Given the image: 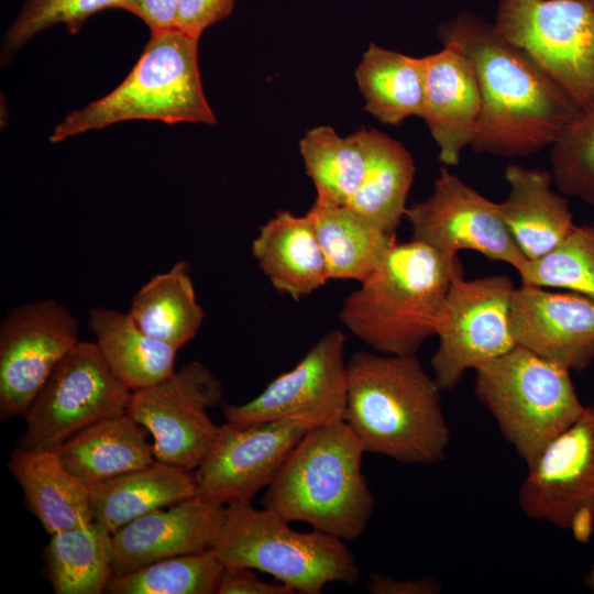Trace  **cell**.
Wrapping results in <instances>:
<instances>
[{
    "instance_id": "cell-35",
    "label": "cell",
    "mask_w": 594,
    "mask_h": 594,
    "mask_svg": "<svg viewBox=\"0 0 594 594\" xmlns=\"http://www.w3.org/2000/svg\"><path fill=\"white\" fill-rule=\"evenodd\" d=\"M120 0H23L8 28L1 46L2 65L40 32L63 24L76 34L94 14L118 9Z\"/></svg>"
},
{
    "instance_id": "cell-26",
    "label": "cell",
    "mask_w": 594,
    "mask_h": 594,
    "mask_svg": "<svg viewBox=\"0 0 594 594\" xmlns=\"http://www.w3.org/2000/svg\"><path fill=\"white\" fill-rule=\"evenodd\" d=\"M376 130L341 136L331 127H317L299 142L305 168L320 201L346 206L363 184L375 147Z\"/></svg>"
},
{
    "instance_id": "cell-12",
    "label": "cell",
    "mask_w": 594,
    "mask_h": 594,
    "mask_svg": "<svg viewBox=\"0 0 594 594\" xmlns=\"http://www.w3.org/2000/svg\"><path fill=\"white\" fill-rule=\"evenodd\" d=\"M518 504L529 518L568 531L578 542L594 538V404L527 468Z\"/></svg>"
},
{
    "instance_id": "cell-20",
    "label": "cell",
    "mask_w": 594,
    "mask_h": 594,
    "mask_svg": "<svg viewBox=\"0 0 594 594\" xmlns=\"http://www.w3.org/2000/svg\"><path fill=\"white\" fill-rule=\"evenodd\" d=\"M251 251L272 286L294 300L312 294L330 279L323 251L307 213L278 211L261 226Z\"/></svg>"
},
{
    "instance_id": "cell-16",
    "label": "cell",
    "mask_w": 594,
    "mask_h": 594,
    "mask_svg": "<svg viewBox=\"0 0 594 594\" xmlns=\"http://www.w3.org/2000/svg\"><path fill=\"white\" fill-rule=\"evenodd\" d=\"M345 340L339 329L326 332L293 369L275 377L253 399L223 405L226 421L251 425L301 418L319 427L344 420Z\"/></svg>"
},
{
    "instance_id": "cell-27",
    "label": "cell",
    "mask_w": 594,
    "mask_h": 594,
    "mask_svg": "<svg viewBox=\"0 0 594 594\" xmlns=\"http://www.w3.org/2000/svg\"><path fill=\"white\" fill-rule=\"evenodd\" d=\"M307 215L323 251L330 279L361 283L396 242L395 234L384 232L346 206L316 199Z\"/></svg>"
},
{
    "instance_id": "cell-39",
    "label": "cell",
    "mask_w": 594,
    "mask_h": 594,
    "mask_svg": "<svg viewBox=\"0 0 594 594\" xmlns=\"http://www.w3.org/2000/svg\"><path fill=\"white\" fill-rule=\"evenodd\" d=\"M365 586L373 594H439L442 584L435 578L395 579L381 573L370 574Z\"/></svg>"
},
{
    "instance_id": "cell-19",
    "label": "cell",
    "mask_w": 594,
    "mask_h": 594,
    "mask_svg": "<svg viewBox=\"0 0 594 594\" xmlns=\"http://www.w3.org/2000/svg\"><path fill=\"white\" fill-rule=\"evenodd\" d=\"M424 56L425 97L421 119L439 148L446 166L460 163L464 147L471 146L481 114V94L473 65L453 42Z\"/></svg>"
},
{
    "instance_id": "cell-4",
    "label": "cell",
    "mask_w": 594,
    "mask_h": 594,
    "mask_svg": "<svg viewBox=\"0 0 594 594\" xmlns=\"http://www.w3.org/2000/svg\"><path fill=\"white\" fill-rule=\"evenodd\" d=\"M364 453L344 420L311 428L266 487L263 507L343 541L358 539L375 505L362 471Z\"/></svg>"
},
{
    "instance_id": "cell-2",
    "label": "cell",
    "mask_w": 594,
    "mask_h": 594,
    "mask_svg": "<svg viewBox=\"0 0 594 594\" xmlns=\"http://www.w3.org/2000/svg\"><path fill=\"white\" fill-rule=\"evenodd\" d=\"M344 421L364 451L431 465L451 441L441 387L416 354L355 352L346 363Z\"/></svg>"
},
{
    "instance_id": "cell-6",
    "label": "cell",
    "mask_w": 594,
    "mask_h": 594,
    "mask_svg": "<svg viewBox=\"0 0 594 594\" xmlns=\"http://www.w3.org/2000/svg\"><path fill=\"white\" fill-rule=\"evenodd\" d=\"M211 549L224 566L270 574L294 593L320 594L330 583L352 585L360 576L343 540L316 530L296 531L276 513L251 503L224 507Z\"/></svg>"
},
{
    "instance_id": "cell-9",
    "label": "cell",
    "mask_w": 594,
    "mask_h": 594,
    "mask_svg": "<svg viewBox=\"0 0 594 594\" xmlns=\"http://www.w3.org/2000/svg\"><path fill=\"white\" fill-rule=\"evenodd\" d=\"M132 392L110 369L95 341H79L23 416L26 427L18 447L54 450L86 427L128 413Z\"/></svg>"
},
{
    "instance_id": "cell-25",
    "label": "cell",
    "mask_w": 594,
    "mask_h": 594,
    "mask_svg": "<svg viewBox=\"0 0 594 594\" xmlns=\"http://www.w3.org/2000/svg\"><path fill=\"white\" fill-rule=\"evenodd\" d=\"M88 327L110 369L132 391L154 385L175 372L178 350L144 332L129 312L94 307Z\"/></svg>"
},
{
    "instance_id": "cell-18",
    "label": "cell",
    "mask_w": 594,
    "mask_h": 594,
    "mask_svg": "<svg viewBox=\"0 0 594 594\" xmlns=\"http://www.w3.org/2000/svg\"><path fill=\"white\" fill-rule=\"evenodd\" d=\"M224 507L197 496L145 514L112 532L113 575L211 549Z\"/></svg>"
},
{
    "instance_id": "cell-21",
    "label": "cell",
    "mask_w": 594,
    "mask_h": 594,
    "mask_svg": "<svg viewBox=\"0 0 594 594\" xmlns=\"http://www.w3.org/2000/svg\"><path fill=\"white\" fill-rule=\"evenodd\" d=\"M504 177L509 190L501 208L507 228L528 261L539 258L576 226L569 202L552 189L549 170L510 164Z\"/></svg>"
},
{
    "instance_id": "cell-34",
    "label": "cell",
    "mask_w": 594,
    "mask_h": 594,
    "mask_svg": "<svg viewBox=\"0 0 594 594\" xmlns=\"http://www.w3.org/2000/svg\"><path fill=\"white\" fill-rule=\"evenodd\" d=\"M550 163L560 193L594 206V107L581 110L550 145Z\"/></svg>"
},
{
    "instance_id": "cell-17",
    "label": "cell",
    "mask_w": 594,
    "mask_h": 594,
    "mask_svg": "<svg viewBox=\"0 0 594 594\" xmlns=\"http://www.w3.org/2000/svg\"><path fill=\"white\" fill-rule=\"evenodd\" d=\"M515 343L570 372L594 362V300L576 293L521 285L510 302Z\"/></svg>"
},
{
    "instance_id": "cell-33",
    "label": "cell",
    "mask_w": 594,
    "mask_h": 594,
    "mask_svg": "<svg viewBox=\"0 0 594 594\" xmlns=\"http://www.w3.org/2000/svg\"><path fill=\"white\" fill-rule=\"evenodd\" d=\"M517 273L521 285L565 289L594 300V223L575 226L558 246Z\"/></svg>"
},
{
    "instance_id": "cell-38",
    "label": "cell",
    "mask_w": 594,
    "mask_h": 594,
    "mask_svg": "<svg viewBox=\"0 0 594 594\" xmlns=\"http://www.w3.org/2000/svg\"><path fill=\"white\" fill-rule=\"evenodd\" d=\"M179 0H120L118 9L139 16L152 31L175 28Z\"/></svg>"
},
{
    "instance_id": "cell-40",
    "label": "cell",
    "mask_w": 594,
    "mask_h": 594,
    "mask_svg": "<svg viewBox=\"0 0 594 594\" xmlns=\"http://www.w3.org/2000/svg\"><path fill=\"white\" fill-rule=\"evenodd\" d=\"M583 583L586 586V588L594 593V561L592 562L588 571L586 572Z\"/></svg>"
},
{
    "instance_id": "cell-37",
    "label": "cell",
    "mask_w": 594,
    "mask_h": 594,
    "mask_svg": "<svg viewBox=\"0 0 594 594\" xmlns=\"http://www.w3.org/2000/svg\"><path fill=\"white\" fill-rule=\"evenodd\" d=\"M254 570L228 568L221 575L217 594H294L286 585L262 581Z\"/></svg>"
},
{
    "instance_id": "cell-22",
    "label": "cell",
    "mask_w": 594,
    "mask_h": 594,
    "mask_svg": "<svg viewBox=\"0 0 594 594\" xmlns=\"http://www.w3.org/2000/svg\"><path fill=\"white\" fill-rule=\"evenodd\" d=\"M8 468L29 510L50 536L92 521L90 488L65 468L55 450L16 447Z\"/></svg>"
},
{
    "instance_id": "cell-32",
    "label": "cell",
    "mask_w": 594,
    "mask_h": 594,
    "mask_svg": "<svg viewBox=\"0 0 594 594\" xmlns=\"http://www.w3.org/2000/svg\"><path fill=\"white\" fill-rule=\"evenodd\" d=\"M224 565L212 549L170 557L128 573L112 575L111 594L217 593Z\"/></svg>"
},
{
    "instance_id": "cell-5",
    "label": "cell",
    "mask_w": 594,
    "mask_h": 594,
    "mask_svg": "<svg viewBox=\"0 0 594 594\" xmlns=\"http://www.w3.org/2000/svg\"><path fill=\"white\" fill-rule=\"evenodd\" d=\"M199 37L177 28L152 31L125 79L102 98L68 113L50 141L58 143L130 120L215 124L198 66Z\"/></svg>"
},
{
    "instance_id": "cell-28",
    "label": "cell",
    "mask_w": 594,
    "mask_h": 594,
    "mask_svg": "<svg viewBox=\"0 0 594 594\" xmlns=\"http://www.w3.org/2000/svg\"><path fill=\"white\" fill-rule=\"evenodd\" d=\"M128 312L144 332L176 350L191 341L205 311L197 300L189 264L178 261L151 277L133 296Z\"/></svg>"
},
{
    "instance_id": "cell-30",
    "label": "cell",
    "mask_w": 594,
    "mask_h": 594,
    "mask_svg": "<svg viewBox=\"0 0 594 594\" xmlns=\"http://www.w3.org/2000/svg\"><path fill=\"white\" fill-rule=\"evenodd\" d=\"M56 594L106 592L112 571V532L96 521L51 535L44 553Z\"/></svg>"
},
{
    "instance_id": "cell-11",
    "label": "cell",
    "mask_w": 594,
    "mask_h": 594,
    "mask_svg": "<svg viewBox=\"0 0 594 594\" xmlns=\"http://www.w3.org/2000/svg\"><path fill=\"white\" fill-rule=\"evenodd\" d=\"M222 395L219 378L193 361L165 380L133 391L128 414L148 431L157 461L193 471L218 436L220 426L208 411Z\"/></svg>"
},
{
    "instance_id": "cell-31",
    "label": "cell",
    "mask_w": 594,
    "mask_h": 594,
    "mask_svg": "<svg viewBox=\"0 0 594 594\" xmlns=\"http://www.w3.org/2000/svg\"><path fill=\"white\" fill-rule=\"evenodd\" d=\"M414 176L415 163L408 150L378 131L365 179L346 207L384 232L395 234L406 215Z\"/></svg>"
},
{
    "instance_id": "cell-36",
    "label": "cell",
    "mask_w": 594,
    "mask_h": 594,
    "mask_svg": "<svg viewBox=\"0 0 594 594\" xmlns=\"http://www.w3.org/2000/svg\"><path fill=\"white\" fill-rule=\"evenodd\" d=\"M238 0H179L175 28L200 36L205 29L223 20Z\"/></svg>"
},
{
    "instance_id": "cell-7",
    "label": "cell",
    "mask_w": 594,
    "mask_h": 594,
    "mask_svg": "<svg viewBox=\"0 0 594 594\" xmlns=\"http://www.w3.org/2000/svg\"><path fill=\"white\" fill-rule=\"evenodd\" d=\"M474 393L527 468L585 409L569 370L518 344L475 370Z\"/></svg>"
},
{
    "instance_id": "cell-23",
    "label": "cell",
    "mask_w": 594,
    "mask_h": 594,
    "mask_svg": "<svg viewBox=\"0 0 594 594\" xmlns=\"http://www.w3.org/2000/svg\"><path fill=\"white\" fill-rule=\"evenodd\" d=\"M148 437L125 413L86 427L54 450L65 468L90 488L155 462Z\"/></svg>"
},
{
    "instance_id": "cell-14",
    "label": "cell",
    "mask_w": 594,
    "mask_h": 594,
    "mask_svg": "<svg viewBox=\"0 0 594 594\" xmlns=\"http://www.w3.org/2000/svg\"><path fill=\"white\" fill-rule=\"evenodd\" d=\"M315 428L301 418L271 420L251 425L226 421L194 472L196 496L226 507L251 503L266 488L304 437Z\"/></svg>"
},
{
    "instance_id": "cell-24",
    "label": "cell",
    "mask_w": 594,
    "mask_h": 594,
    "mask_svg": "<svg viewBox=\"0 0 594 594\" xmlns=\"http://www.w3.org/2000/svg\"><path fill=\"white\" fill-rule=\"evenodd\" d=\"M193 471L155 461L90 487L92 520L110 532L156 509L196 496Z\"/></svg>"
},
{
    "instance_id": "cell-3",
    "label": "cell",
    "mask_w": 594,
    "mask_h": 594,
    "mask_svg": "<svg viewBox=\"0 0 594 594\" xmlns=\"http://www.w3.org/2000/svg\"><path fill=\"white\" fill-rule=\"evenodd\" d=\"M459 257L416 241L395 242L373 273L343 300L339 318L374 352L417 354L436 336L437 320Z\"/></svg>"
},
{
    "instance_id": "cell-10",
    "label": "cell",
    "mask_w": 594,
    "mask_h": 594,
    "mask_svg": "<svg viewBox=\"0 0 594 594\" xmlns=\"http://www.w3.org/2000/svg\"><path fill=\"white\" fill-rule=\"evenodd\" d=\"M515 288L507 275L453 279L437 320L438 348L430 362L442 391L516 345L509 317Z\"/></svg>"
},
{
    "instance_id": "cell-8",
    "label": "cell",
    "mask_w": 594,
    "mask_h": 594,
    "mask_svg": "<svg viewBox=\"0 0 594 594\" xmlns=\"http://www.w3.org/2000/svg\"><path fill=\"white\" fill-rule=\"evenodd\" d=\"M493 25L581 110L594 107V0H499Z\"/></svg>"
},
{
    "instance_id": "cell-15",
    "label": "cell",
    "mask_w": 594,
    "mask_h": 594,
    "mask_svg": "<svg viewBox=\"0 0 594 594\" xmlns=\"http://www.w3.org/2000/svg\"><path fill=\"white\" fill-rule=\"evenodd\" d=\"M78 321L53 298L11 309L0 324V418L24 416L54 369L79 342Z\"/></svg>"
},
{
    "instance_id": "cell-29",
    "label": "cell",
    "mask_w": 594,
    "mask_h": 594,
    "mask_svg": "<svg viewBox=\"0 0 594 594\" xmlns=\"http://www.w3.org/2000/svg\"><path fill=\"white\" fill-rule=\"evenodd\" d=\"M365 110L385 124L421 117L425 97L422 57L370 44L355 72Z\"/></svg>"
},
{
    "instance_id": "cell-1",
    "label": "cell",
    "mask_w": 594,
    "mask_h": 594,
    "mask_svg": "<svg viewBox=\"0 0 594 594\" xmlns=\"http://www.w3.org/2000/svg\"><path fill=\"white\" fill-rule=\"evenodd\" d=\"M442 42L470 58L481 94L471 148L525 157L550 146L581 109L520 48L484 20L464 12L440 25Z\"/></svg>"
},
{
    "instance_id": "cell-13",
    "label": "cell",
    "mask_w": 594,
    "mask_h": 594,
    "mask_svg": "<svg viewBox=\"0 0 594 594\" xmlns=\"http://www.w3.org/2000/svg\"><path fill=\"white\" fill-rule=\"evenodd\" d=\"M411 240L455 258L470 250L488 260L506 263L519 272L528 261L518 249L494 202L442 167L431 195L405 215Z\"/></svg>"
}]
</instances>
